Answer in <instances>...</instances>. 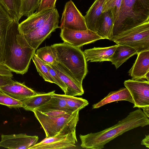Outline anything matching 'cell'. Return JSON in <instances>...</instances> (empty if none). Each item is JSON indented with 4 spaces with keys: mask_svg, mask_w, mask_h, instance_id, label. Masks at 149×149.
I'll return each mask as SVG.
<instances>
[{
    "mask_svg": "<svg viewBox=\"0 0 149 149\" xmlns=\"http://www.w3.org/2000/svg\"><path fill=\"white\" fill-rule=\"evenodd\" d=\"M19 24L14 20L9 26L4 47L3 63L12 72L23 74L27 72L36 50L20 32Z\"/></svg>",
    "mask_w": 149,
    "mask_h": 149,
    "instance_id": "1",
    "label": "cell"
},
{
    "mask_svg": "<svg viewBox=\"0 0 149 149\" xmlns=\"http://www.w3.org/2000/svg\"><path fill=\"white\" fill-rule=\"evenodd\" d=\"M149 125L148 118L140 109L130 112L127 116L110 127L97 132L79 135L81 147L89 149H102L107 143L127 131Z\"/></svg>",
    "mask_w": 149,
    "mask_h": 149,
    "instance_id": "2",
    "label": "cell"
},
{
    "mask_svg": "<svg viewBox=\"0 0 149 149\" xmlns=\"http://www.w3.org/2000/svg\"><path fill=\"white\" fill-rule=\"evenodd\" d=\"M148 21L149 0H123L111 38Z\"/></svg>",
    "mask_w": 149,
    "mask_h": 149,
    "instance_id": "3",
    "label": "cell"
},
{
    "mask_svg": "<svg viewBox=\"0 0 149 149\" xmlns=\"http://www.w3.org/2000/svg\"><path fill=\"white\" fill-rule=\"evenodd\" d=\"M52 45L55 49L58 63L70 71L82 84L88 72L87 61L83 52L79 47L65 42Z\"/></svg>",
    "mask_w": 149,
    "mask_h": 149,
    "instance_id": "4",
    "label": "cell"
},
{
    "mask_svg": "<svg viewBox=\"0 0 149 149\" xmlns=\"http://www.w3.org/2000/svg\"><path fill=\"white\" fill-rule=\"evenodd\" d=\"M79 110L50 116L34 110L32 111L43 129L46 137L68 134L76 130Z\"/></svg>",
    "mask_w": 149,
    "mask_h": 149,
    "instance_id": "5",
    "label": "cell"
},
{
    "mask_svg": "<svg viewBox=\"0 0 149 149\" xmlns=\"http://www.w3.org/2000/svg\"><path fill=\"white\" fill-rule=\"evenodd\" d=\"M111 40L131 47L137 54L149 50V21L113 37Z\"/></svg>",
    "mask_w": 149,
    "mask_h": 149,
    "instance_id": "6",
    "label": "cell"
},
{
    "mask_svg": "<svg viewBox=\"0 0 149 149\" xmlns=\"http://www.w3.org/2000/svg\"><path fill=\"white\" fill-rule=\"evenodd\" d=\"M59 15L57 10L54 8L49 17L40 26L36 29L22 34L29 44L35 50L51 33L60 28L58 24Z\"/></svg>",
    "mask_w": 149,
    "mask_h": 149,
    "instance_id": "7",
    "label": "cell"
},
{
    "mask_svg": "<svg viewBox=\"0 0 149 149\" xmlns=\"http://www.w3.org/2000/svg\"><path fill=\"white\" fill-rule=\"evenodd\" d=\"M64 28L77 31L88 29L84 16L71 0L66 3L62 13L60 28Z\"/></svg>",
    "mask_w": 149,
    "mask_h": 149,
    "instance_id": "8",
    "label": "cell"
},
{
    "mask_svg": "<svg viewBox=\"0 0 149 149\" xmlns=\"http://www.w3.org/2000/svg\"><path fill=\"white\" fill-rule=\"evenodd\" d=\"M124 84L133 99V108L149 107V81L132 79L125 81Z\"/></svg>",
    "mask_w": 149,
    "mask_h": 149,
    "instance_id": "9",
    "label": "cell"
},
{
    "mask_svg": "<svg viewBox=\"0 0 149 149\" xmlns=\"http://www.w3.org/2000/svg\"><path fill=\"white\" fill-rule=\"evenodd\" d=\"M60 36L64 42L77 47L102 39L96 32L88 29L77 31L64 28L61 29Z\"/></svg>",
    "mask_w": 149,
    "mask_h": 149,
    "instance_id": "10",
    "label": "cell"
},
{
    "mask_svg": "<svg viewBox=\"0 0 149 149\" xmlns=\"http://www.w3.org/2000/svg\"><path fill=\"white\" fill-rule=\"evenodd\" d=\"M77 141L76 130L69 133L46 137L29 149H59L74 147Z\"/></svg>",
    "mask_w": 149,
    "mask_h": 149,
    "instance_id": "11",
    "label": "cell"
},
{
    "mask_svg": "<svg viewBox=\"0 0 149 149\" xmlns=\"http://www.w3.org/2000/svg\"><path fill=\"white\" fill-rule=\"evenodd\" d=\"M0 147L12 149H29L37 143L38 136H30L26 134L1 135Z\"/></svg>",
    "mask_w": 149,
    "mask_h": 149,
    "instance_id": "12",
    "label": "cell"
},
{
    "mask_svg": "<svg viewBox=\"0 0 149 149\" xmlns=\"http://www.w3.org/2000/svg\"><path fill=\"white\" fill-rule=\"evenodd\" d=\"M50 65L67 86V91L65 95L75 96L81 95L84 93L82 84H81L68 70L59 63L55 65Z\"/></svg>",
    "mask_w": 149,
    "mask_h": 149,
    "instance_id": "13",
    "label": "cell"
},
{
    "mask_svg": "<svg viewBox=\"0 0 149 149\" xmlns=\"http://www.w3.org/2000/svg\"><path fill=\"white\" fill-rule=\"evenodd\" d=\"M0 91L14 99L21 101L37 93L23 83L17 81L0 87Z\"/></svg>",
    "mask_w": 149,
    "mask_h": 149,
    "instance_id": "14",
    "label": "cell"
},
{
    "mask_svg": "<svg viewBox=\"0 0 149 149\" xmlns=\"http://www.w3.org/2000/svg\"><path fill=\"white\" fill-rule=\"evenodd\" d=\"M53 9H47L40 12L36 11L29 16L19 24V29L20 33L23 34L40 26L47 19Z\"/></svg>",
    "mask_w": 149,
    "mask_h": 149,
    "instance_id": "15",
    "label": "cell"
},
{
    "mask_svg": "<svg viewBox=\"0 0 149 149\" xmlns=\"http://www.w3.org/2000/svg\"><path fill=\"white\" fill-rule=\"evenodd\" d=\"M137 54L136 59L128 73L132 79L142 80L149 72V50Z\"/></svg>",
    "mask_w": 149,
    "mask_h": 149,
    "instance_id": "16",
    "label": "cell"
},
{
    "mask_svg": "<svg viewBox=\"0 0 149 149\" xmlns=\"http://www.w3.org/2000/svg\"><path fill=\"white\" fill-rule=\"evenodd\" d=\"M105 0H95L84 16L88 29L96 33Z\"/></svg>",
    "mask_w": 149,
    "mask_h": 149,
    "instance_id": "17",
    "label": "cell"
},
{
    "mask_svg": "<svg viewBox=\"0 0 149 149\" xmlns=\"http://www.w3.org/2000/svg\"><path fill=\"white\" fill-rule=\"evenodd\" d=\"M117 45L105 47H94L83 52L87 62L110 61Z\"/></svg>",
    "mask_w": 149,
    "mask_h": 149,
    "instance_id": "18",
    "label": "cell"
},
{
    "mask_svg": "<svg viewBox=\"0 0 149 149\" xmlns=\"http://www.w3.org/2000/svg\"><path fill=\"white\" fill-rule=\"evenodd\" d=\"M114 25L113 11L111 10L102 13L96 33L102 39L111 40Z\"/></svg>",
    "mask_w": 149,
    "mask_h": 149,
    "instance_id": "19",
    "label": "cell"
},
{
    "mask_svg": "<svg viewBox=\"0 0 149 149\" xmlns=\"http://www.w3.org/2000/svg\"><path fill=\"white\" fill-rule=\"evenodd\" d=\"M120 100L127 101L134 104L131 95L126 87L121 88L117 91L111 92L99 102L93 105L92 108H98L107 104Z\"/></svg>",
    "mask_w": 149,
    "mask_h": 149,
    "instance_id": "20",
    "label": "cell"
},
{
    "mask_svg": "<svg viewBox=\"0 0 149 149\" xmlns=\"http://www.w3.org/2000/svg\"><path fill=\"white\" fill-rule=\"evenodd\" d=\"M13 20L0 4V63L4 62V47L9 26Z\"/></svg>",
    "mask_w": 149,
    "mask_h": 149,
    "instance_id": "21",
    "label": "cell"
},
{
    "mask_svg": "<svg viewBox=\"0 0 149 149\" xmlns=\"http://www.w3.org/2000/svg\"><path fill=\"white\" fill-rule=\"evenodd\" d=\"M137 54L136 51L131 47L117 45L110 61L117 69L130 58Z\"/></svg>",
    "mask_w": 149,
    "mask_h": 149,
    "instance_id": "22",
    "label": "cell"
},
{
    "mask_svg": "<svg viewBox=\"0 0 149 149\" xmlns=\"http://www.w3.org/2000/svg\"><path fill=\"white\" fill-rule=\"evenodd\" d=\"M34 110L43 113L55 110L63 111L67 113L75 111L68 106L63 99L53 95L46 103L36 108Z\"/></svg>",
    "mask_w": 149,
    "mask_h": 149,
    "instance_id": "23",
    "label": "cell"
},
{
    "mask_svg": "<svg viewBox=\"0 0 149 149\" xmlns=\"http://www.w3.org/2000/svg\"><path fill=\"white\" fill-rule=\"evenodd\" d=\"M55 91L47 93H37L24 100L22 101L23 108L26 110L32 111L36 108L48 101L55 93Z\"/></svg>",
    "mask_w": 149,
    "mask_h": 149,
    "instance_id": "24",
    "label": "cell"
},
{
    "mask_svg": "<svg viewBox=\"0 0 149 149\" xmlns=\"http://www.w3.org/2000/svg\"><path fill=\"white\" fill-rule=\"evenodd\" d=\"M22 0H0V4L10 17L19 22L21 18L20 9Z\"/></svg>",
    "mask_w": 149,
    "mask_h": 149,
    "instance_id": "25",
    "label": "cell"
},
{
    "mask_svg": "<svg viewBox=\"0 0 149 149\" xmlns=\"http://www.w3.org/2000/svg\"><path fill=\"white\" fill-rule=\"evenodd\" d=\"M35 54L47 64L55 65L58 63L57 60L55 49L52 45L40 48L36 51Z\"/></svg>",
    "mask_w": 149,
    "mask_h": 149,
    "instance_id": "26",
    "label": "cell"
},
{
    "mask_svg": "<svg viewBox=\"0 0 149 149\" xmlns=\"http://www.w3.org/2000/svg\"><path fill=\"white\" fill-rule=\"evenodd\" d=\"M53 95L61 97L65 101L68 106L74 111H79L89 104L88 101L82 98L64 95L56 94L54 93Z\"/></svg>",
    "mask_w": 149,
    "mask_h": 149,
    "instance_id": "27",
    "label": "cell"
},
{
    "mask_svg": "<svg viewBox=\"0 0 149 149\" xmlns=\"http://www.w3.org/2000/svg\"><path fill=\"white\" fill-rule=\"evenodd\" d=\"M32 59L40 75L45 81L54 83L53 80L49 72L47 64L39 58L35 54L33 55Z\"/></svg>",
    "mask_w": 149,
    "mask_h": 149,
    "instance_id": "28",
    "label": "cell"
},
{
    "mask_svg": "<svg viewBox=\"0 0 149 149\" xmlns=\"http://www.w3.org/2000/svg\"><path fill=\"white\" fill-rule=\"evenodd\" d=\"M41 0H22L20 15L28 17L38 8Z\"/></svg>",
    "mask_w": 149,
    "mask_h": 149,
    "instance_id": "29",
    "label": "cell"
},
{
    "mask_svg": "<svg viewBox=\"0 0 149 149\" xmlns=\"http://www.w3.org/2000/svg\"><path fill=\"white\" fill-rule=\"evenodd\" d=\"M123 0H105L103 6L102 13L111 10L113 11L114 24L120 11Z\"/></svg>",
    "mask_w": 149,
    "mask_h": 149,
    "instance_id": "30",
    "label": "cell"
},
{
    "mask_svg": "<svg viewBox=\"0 0 149 149\" xmlns=\"http://www.w3.org/2000/svg\"><path fill=\"white\" fill-rule=\"evenodd\" d=\"M0 104L11 108H23L22 101L14 99L0 91Z\"/></svg>",
    "mask_w": 149,
    "mask_h": 149,
    "instance_id": "31",
    "label": "cell"
},
{
    "mask_svg": "<svg viewBox=\"0 0 149 149\" xmlns=\"http://www.w3.org/2000/svg\"><path fill=\"white\" fill-rule=\"evenodd\" d=\"M47 65L49 73L54 82V83L59 86L65 94L67 91V86L52 67L49 65L47 64Z\"/></svg>",
    "mask_w": 149,
    "mask_h": 149,
    "instance_id": "32",
    "label": "cell"
},
{
    "mask_svg": "<svg viewBox=\"0 0 149 149\" xmlns=\"http://www.w3.org/2000/svg\"><path fill=\"white\" fill-rule=\"evenodd\" d=\"M57 0H41L37 12H40L47 9H53L55 8Z\"/></svg>",
    "mask_w": 149,
    "mask_h": 149,
    "instance_id": "33",
    "label": "cell"
},
{
    "mask_svg": "<svg viewBox=\"0 0 149 149\" xmlns=\"http://www.w3.org/2000/svg\"><path fill=\"white\" fill-rule=\"evenodd\" d=\"M0 75L8 76L12 77V72L3 63H0Z\"/></svg>",
    "mask_w": 149,
    "mask_h": 149,
    "instance_id": "34",
    "label": "cell"
},
{
    "mask_svg": "<svg viewBox=\"0 0 149 149\" xmlns=\"http://www.w3.org/2000/svg\"><path fill=\"white\" fill-rule=\"evenodd\" d=\"M10 77L0 75V87L11 84L14 82Z\"/></svg>",
    "mask_w": 149,
    "mask_h": 149,
    "instance_id": "35",
    "label": "cell"
},
{
    "mask_svg": "<svg viewBox=\"0 0 149 149\" xmlns=\"http://www.w3.org/2000/svg\"><path fill=\"white\" fill-rule=\"evenodd\" d=\"M66 113H67V112L61 110H55L43 113L46 115L50 116H59Z\"/></svg>",
    "mask_w": 149,
    "mask_h": 149,
    "instance_id": "36",
    "label": "cell"
},
{
    "mask_svg": "<svg viewBox=\"0 0 149 149\" xmlns=\"http://www.w3.org/2000/svg\"><path fill=\"white\" fill-rule=\"evenodd\" d=\"M142 145H145L147 148H149V136L146 135L145 138L142 141L141 143Z\"/></svg>",
    "mask_w": 149,
    "mask_h": 149,
    "instance_id": "37",
    "label": "cell"
},
{
    "mask_svg": "<svg viewBox=\"0 0 149 149\" xmlns=\"http://www.w3.org/2000/svg\"><path fill=\"white\" fill-rule=\"evenodd\" d=\"M143 109V111L145 115L148 117H149V107L145 108Z\"/></svg>",
    "mask_w": 149,
    "mask_h": 149,
    "instance_id": "38",
    "label": "cell"
},
{
    "mask_svg": "<svg viewBox=\"0 0 149 149\" xmlns=\"http://www.w3.org/2000/svg\"><path fill=\"white\" fill-rule=\"evenodd\" d=\"M143 79H147V81H149V72H148L145 75Z\"/></svg>",
    "mask_w": 149,
    "mask_h": 149,
    "instance_id": "39",
    "label": "cell"
}]
</instances>
